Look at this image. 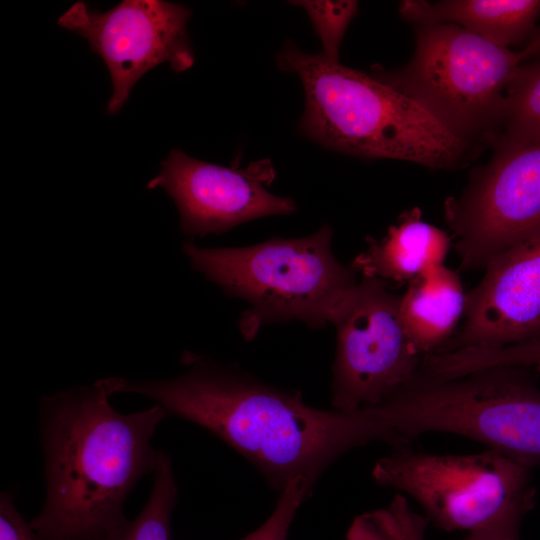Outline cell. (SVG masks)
Listing matches in <instances>:
<instances>
[{
    "instance_id": "cell-1",
    "label": "cell",
    "mask_w": 540,
    "mask_h": 540,
    "mask_svg": "<svg viewBox=\"0 0 540 540\" xmlns=\"http://www.w3.org/2000/svg\"><path fill=\"white\" fill-rule=\"evenodd\" d=\"M185 372L165 380L117 377L115 393L145 396L201 426L254 465L281 491L296 477L314 488L321 474L350 450L372 441L411 447L378 405L353 412L307 405L302 394L260 381L233 365L184 352Z\"/></svg>"
},
{
    "instance_id": "cell-2",
    "label": "cell",
    "mask_w": 540,
    "mask_h": 540,
    "mask_svg": "<svg viewBox=\"0 0 540 540\" xmlns=\"http://www.w3.org/2000/svg\"><path fill=\"white\" fill-rule=\"evenodd\" d=\"M102 379L40 404L45 499L31 526L43 540H111L129 521L125 503L164 450L152 439L164 409L120 413Z\"/></svg>"
},
{
    "instance_id": "cell-3",
    "label": "cell",
    "mask_w": 540,
    "mask_h": 540,
    "mask_svg": "<svg viewBox=\"0 0 540 540\" xmlns=\"http://www.w3.org/2000/svg\"><path fill=\"white\" fill-rule=\"evenodd\" d=\"M275 60L280 70L297 74L303 83L301 132L329 149L454 169L469 162L478 148L408 95L322 53H308L291 42Z\"/></svg>"
},
{
    "instance_id": "cell-4",
    "label": "cell",
    "mask_w": 540,
    "mask_h": 540,
    "mask_svg": "<svg viewBox=\"0 0 540 540\" xmlns=\"http://www.w3.org/2000/svg\"><path fill=\"white\" fill-rule=\"evenodd\" d=\"M327 224L311 235L274 237L262 243L230 248H202L183 243L191 266L227 295L248 303L239 319L247 341L261 327L297 320L318 329L331 324L357 286V272L332 251Z\"/></svg>"
},
{
    "instance_id": "cell-5",
    "label": "cell",
    "mask_w": 540,
    "mask_h": 540,
    "mask_svg": "<svg viewBox=\"0 0 540 540\" xmlns=\"http://www.w3.org/2000/svg\"><path fill=\"white\" fill-rule=\"evenodd\" d=\"M378 404L409 441L427 432L452 433L529 469L540 464V388L531 368L493 366L450 378L420 366Z\"/></svg>"
},
{
    "instance_id": "cell-6",
    "label": "cell",
    "mask_w": 540,
    "mask_h": 540,
    "mask_svg": "<svg viewBox=\"0 0 540 540\" xmlns=\"http://www.w3.org/2000/svg\"><path fill=\"white\" fill-rule=\"evenodd\" d=\"M415 28L409 62L371 75L414 99L460 139L492 143L522 66L520 53L454 24Z\"/></svg>"
},
{
    "instance_id": "cell-7",
    "label": "cell",
    "mask_w": 540,
    "mask_h": 540,
    "mask_svg": "<svg viewBox=\"0 0 540 540\" xmlns=\"http://www.w3.org/2000/svg\"><path fill=\"white\" fill-rule=\"evenodd\" d=\"M374 480L414 498L426 517L445 531L481 530L535 507L530 469L500 451L466 455L392 450L372 470Z\"/></svg>"
},
{
    "instance_id": "cell-8",
    "label": "cell",
    "mask_w": 540,
    "mask_h": 540,
    "mask_svg": "<svg viewBox=\"0 0 540 540\" xmlns=\"http://www.w3.org/2000/svg\"><path fill=\"white\" fill-rule=\"evenodd\" d=\"M400 300L385 281L362 277L336 312L333 409L353 412L376 405L421 366L403 326Z\"/></svg>"
},
{
    "instance_id": "cell-9",
    "label": "cell",
    "mask_w": 540,
    "mask_h": 540,
    "mask_svg": "<svg viewBox=\"0 0 540 540\" xmlns=\"http://www.w3.org/2000/svg\"><path fill=\"white\" fill-rule=\"evenodd\" d=\"M444 216L464 270L540 235V143L494 153L445 201Z\"/></svg>"
},
{
    "instance_id": "cell-10",
    "label": "cell",
    "mask_w": 540,
    "mask_h": 540,
    "mask_svg": "<svg viewBox=\"0 0 540 540\" xmlns=\"http://www.w3.org/2000/svg\"><path fill=\"white\" fill-rule=\"evenodd\" d=\"M190 15L186 6L163 0H123L104 12L78 1L59 17L58 25L83 37L103 59L113 87L107 113L115 115L151 69L168 63L180 73L193 66Z\"/></svg>"
},
{
    "instance_id": "cell-11",
    "label": "cell",
    "mask_w": 540,
    "mask_h": 540,
    "mask_svg": "<svg viewBox=\"0 0 540 540\" xmlns=\"http://www.w3.org/2000/svg\"><path fill=\"white\" fill-rule=\"evenodd\" d=\"M275 176L268 158L246 168L224 167L172 149L147 188H162L173 199L185 235L205 237L257 218L293 213V199L266 189Z\"/></svg>"
},
{
    "instance_id": "cell-12",
    "label": "cell",
    "mask_w": 540,
    "mask_h": 540,
    "mask_svg": "<svg viewBox=\"0 0 540 540\" xmlns=\"http://www.w3.org/2000/svg\"><path fill=\"white\" fill-rule=\"evenodd\" d=\"M464 318L437 353L497 349L540 338V235L486 266L481 281L467 292Z\"/></svg>"
},
{
    "instance_id": "cell-13",
    "label": "cell",
    "mask_w": 540,
    "mask_h": 540,
    "mask_svg": "<svg viewBox=\"0 0 540 540\" xmlns=\"http://www.w3.org/2000/svg\"><path fill=\"white\" fill-rule=\"evenodd\" d=\"M451 240L447 232L422 220L415 207L403 213L382 239H371L351 266L362 277L409 284L444 264Z\"/></svg>"
},
{
    "instance_id": "cell-14",
    "label": "cell",
    "mask_w": 540,
    "mask_h": 540,
    "mask_svg": "<svg viewBox=\"0 0 540 540\" xmlns=\"http://www.w3.org/2000/svg\"><path fill=\"white\" fill-rule=\"evenodd\" d=\"M399 13L415 26L454 24L508 48L532 33L540 0H405Z\"/></svg>"
},
{
    "instance_id": "cell-15",
    "label": "cell",
    "mask_w": 540,
    "mask_h": 540,
    "mask_svg": "<svg viewBox=\"0 0 540 540\" xmlns=\"http://www.w3.org/2000/svg\"><path fill=\"white\" fill-rule=\"evenodd\" d=\"M466 295L458 272L444 264L408 284L401 295L400 314L417 355L437 353L450 340L464 317Z\"/></svg>"
},
{
    "instance_id": "cell-16",
    "label": "cell",
    "mask_w": 540,
    "mask_h": 540,
    "mask_svg": "<svg viewBox=\"0 0 540 540\" xmlns=\"http://www.w3.org/2000/svg\"><path fill=\"white\" fill-rule=\"evenodd\" d=\"M522 519L508 518L471 532L464 540H520ZM429 520L396 494L384 508L365 512L351 523L347 540H427Z\"/></svg>"
},
{
    "instance_id": "cell-17",
    "label": "cell",
    "mask_w": 540,
    "mask_h": 540,
    "mask_svg": "<svg viewBox=\"0 0 540 540\" xmlns=\"http://www.w3.org/2000/svg\"><path fill=\"white\" fill-rule=\"evenodd\" d=\"M540 143V60L521 66L492 141L495 153Z\"/></svg>"
},
{
    "instance_id": "cell-18",
    "label": "cell",
    "mask_w": 540,
    "mask_h": 540,
    "mask_svg": "<svg viewBox=\"0 0 540 540\" xmlns=\"http://www.w3.org/2000/svg\"><path fill=\"white\" fill-rule=\"evenodd\" d=\"M153 475V487L146 504L111 540H172L171 519L178 486L171 456L165 451Z\"/></svg>"
},
{
    "instance_id": "cell-19",
    "label": "cell",
    "mask_w": 540,
    "mask_h": 540,
    "mask_svg": "<svg viewBox=\"0 0 540 540\" xmlns=\"http://www.w3.org/2000/svg\"><path fill=\"white\" fill-rule=\"evenodd\" d=\"M424 367L442 377H458L493 366L515 365L536 369L540 373V338L497 348H468L428 355Z\"/></svg>"
},
{
    "instance_id": "cell-20",
    "label": "cell",
    "mask_w": 540,
    "mask_h": 540,
    "mask_svg": "<svg viewBox=\"0 0 540 540\" xmlns=\"http://www.w3.org/2000/svg\"><path fill=\"white\" fill-rule=\"evenodd\" d=\"M307 13L328 59L338 61L345 31L358 11L356 1H294Z\"/></svg>"
},
{
    "instance_id": "cell-21",
    "label": "cell",
    "mask_w": 540,
    "mask_h": 540,
    "mask_svg": "<svg viewBox=\"0 0 540 540\" xmlns=\"http://www.w3.org/2000/svg\"><path fill=\"white\" fill-rule=\"evenodd\" d=\"M313 489L305 478L296 477L290 480L280 491L268 519L241 540H287L299 507L312 494Z\"/></svg>"
},
{
    "instance_id": "cell-22",
    "label": "cell",
    "mask_w": 540,
    "mask_h": 540,
    "mask_svg": "<svg viewBox=\"0 0 540 540\" xmlns=\"http://www.w3.org/2000/svg\"><path fill=\"white\" fill-rule=\"evenodd\" d=\"M0 540H43L18 511L10 491L0 496Z\"/></svg>"
},
{
    "instance_id": "cell-23",
    "label": "cell",
    "mask_w": 540,
    "mask_h": 540,
    "mask_svg": "<svg viewBox=\"0 0 540 540\" xmlns=\"http://www.w3.org/2000/svg\"><path fill=\"white\" fill-rule=\"evenodd\" d=\"M519 53L523 61L530 57H540V29L532 34L526 46Z\"/></svg>"
}]
</instances>
